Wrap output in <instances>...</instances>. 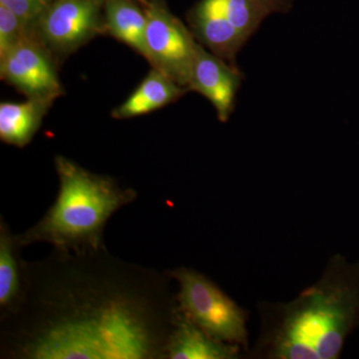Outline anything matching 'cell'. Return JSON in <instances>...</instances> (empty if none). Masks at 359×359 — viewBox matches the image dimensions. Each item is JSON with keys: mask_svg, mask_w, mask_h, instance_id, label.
<instances>
[{"mask_svg": "<svg viewBox=\"0 0 359 359\" xmlns=\"http://www.w3.org/2000/svg\"><path fill=\"white\" fill-rule=\"evenodd\" d=\"M0 76L27 98L55 101L63 94L55 58L30 32L0 56Z\"/></svg>", "mask_w": 359, "mask_h": 359, "instance_id": "52a82bcc", "label": "cell"}, {"mask_svg": "<svg viewBox=\"0 0 359 359\" xmlns=\"http://www.w3.org/2000/svg\"><path fill=\"white\" fill-rule=\"evenodd\" d=\"M257 311L259 334L243 359H339L359 330V262L334 254L294 299L259 301Z\"/></svg>", "mask_w": 359, "mask_h": 359, "instance_id": "7a4b0ae2", "label": "cell"}, {"mask_svg": "<svg viewBox=\"0 0 359 359\" xmlns=\"http://www.w3.org/2000/svg\"><path fill=\"white\" fill-rule=\"evenodd\" d=\"M188 91L164 73L152 68L133 93L112 111V117L129 119L149 114L179 100Z\"/></svg>", "mask_w": 359, "mask_h": 359, "instance_id": "7c38bea8", "label": "cell"}, {"mask_svg": "<svg viewBox=\"0 0 359 359\" xmlns=\"http://www.w3.org/2000/svg\"><path fill=\"white\" fill-rule=\"evenodd\" d=\"M106 33L145 56L146 11L131 0H105Z\"/></svg>", "mask_w": 359, "mask_h": 359, "instance_id": "5bb4252c", "label": "cell"}, {"mask_svg": "<svg viewBox=\"0 0 359 359\" xmlns=\"http://www.w3.org/2000/svg\"><path fill=\"white\" fill-rule=\"evenodd\" d=\"M54 58H65L105 34L101 0H55L29 28Z\"/></svg>", "mask_w": 359, "mask_h": 359, "instance_id": "5b68a950", "label": "cell"}, {"mask_svg": "<svg viewBox=\"0 0 359 359\" xmlns=\"http://www.w3.org/2000/svg\"><path fill=\"white\" fill-rule=\"evenodd\" d=\"M54 163L57 197L37 223L18 233L21 245L44 243L53 250L75 252L105 248L106 224L120 209L134 203L138 194L65 156H57Z\"/></svg>", "mask_w": 359, "mask_h": 359, "instance_id": "3957f363", "label": "cell"}, {"mask_svg": "<svg viewBox=\"0 0 359 359\" xmlns=\"http://www.w3.org/2000/svg\"><path fill=\"white\" fill-rule=\"evenodd\" d=\"M196 40L229 65L237 66V54L248 39L224 15L219 0H202L189 15Z\"/></svg>", "mask_w": 359, "mask_h": 359, "instance_id": "9c48e42d", "label": "cell"}, {"mask_svg": "<svg viewBox=\"0 0 359 359\" xmlns=\"http://www.w3.org/2000/svg\"><path fill=\"white\" fill-rule=\"evenodd\" d=\"M145 11L147 25L144 58L152 68L189 90L197 40L192 32L161 2H152Z\"/></svg>", "mask_w": 359, "mask_h": 359, "instance_id": "8992f818", "label": "cell"}, {"mask_svg": "<svg viewBox=\"0 0 359 359\" xmlns=\"http://www.w3.org/2000/svg\"><path fill=\"white\" fill-rule=\"evenodd\" d=\"M244 349L205 334L179 308L165 359H243Z\"/></svg>", "mask_w": 359, "mask_h": 359, "instance_id": "30bf717a", "label": "cell"}, {"mask_svg": "<svg viewBox=\"0 0 359 359\" xmlns=\"http://www.w3.org/2000/svg\"><path fill=\"white\" fill-rule=\"evenodd\" d=\"M29 34V27L22 20L0 4V56L20 43Z\"/></svg>", "mask_w": 359, "mask_h": 359, "instance_id": "2e32d148", "label": "cell"}, {"mask_svg": "<svg viewBox=\"0 0 359 359\" xmlns=\"http://www.w3.org/2000/svg\"><path fill=\"white\" fill-rule=\"evenodd\" d=\"M231 25L249 39L264 18L271 13H285L292 0H219Z\"/></svg>", "mask_w": 359, "mask_h": 359, "instance_id": "9a60e30c", "label": "cell"}, {"mask_svg": "<svg viewBox=\"0 0 359 359\" xmlns=\"http://www.w3.org/2000/svg\"><path fill=\"white\" fill-rule=\"evenodd\" d=\"M0 4L15 13L30 28L50 4L49 0H0Z\"/></svg>", "mask_w": 359, "mask_h": 359, "instance_id": "e0dca14e", "label": "cell"}, {"mask_svg": "<svg viewBox=\"0 0 359 359\" xmlns=\"http://www.w3.org/2000/svg\"><path fill=\"white\" fill-rule=\"evenodd\" d=\"M172 278L105 248L25 262V292L0 320L2 359H165L179 311Z\"/></svg>", "mask_w": 359, "mask_h": 359, "instance_id": "6da1fadb", "label": "cell"}, {"mask_svg": "<svg viewBox=\"0 0 359 359\" xmlns=\"http://www.w3.org/2000/svg\"><path fill=\"white\" fill-rule=\"evenodd\" d=\"M54 101L27 98L0 104V139L18 148L27 146L39 131Z\"/></svg>", "mask_w": 359, "mask_h": 359, "instance_id": "4fadbf2b", "label": "cell"}, {"mask_svg": "<svg viewBox=\"0 0 359 359\" xmlns=\"http://www.w3.org/2000/svg\"><path fill=\"white\" fill-rule=\"evenodd\" d=\"M25 249L4 217H0V320L15 313L25 292Z\"/></svg>", "mask_w": 359, "mask_h": 359, "instance_id": "8fae6325", "label": "cell"}, {"mask_svg": "<svg viewBox=\"0 0 359 359\" xmlns=\"http://www.w3.org/2000/svg\"><path fill=\"white\" fill-rule=\"evenodd\" d=\"M242 80L237 66L229 65L198 42L189 90L198 92L212 104L219 121H228L233 113Z\"/></svg>", "mask_w": 359, "mask_h": 359, "instance_id": "ba28073f", "label": "cell"}, {"mask_svg": "<svg viewBox=\"0 0 359 359\" xmlns=\"http://www.w3.org/2000/svg\"><path fill=\"white\" fill-rule=\"evenodd\" d=\"M178 285L179 308L200 328L219 341L249 351L247 309L238 306L216 283L196 269L179 266L166 271Z\"/></svg>", "mask_w": 359, "mask_h": 359, "instance_id": "277c9868", "label": "cell"}]
</instances>
